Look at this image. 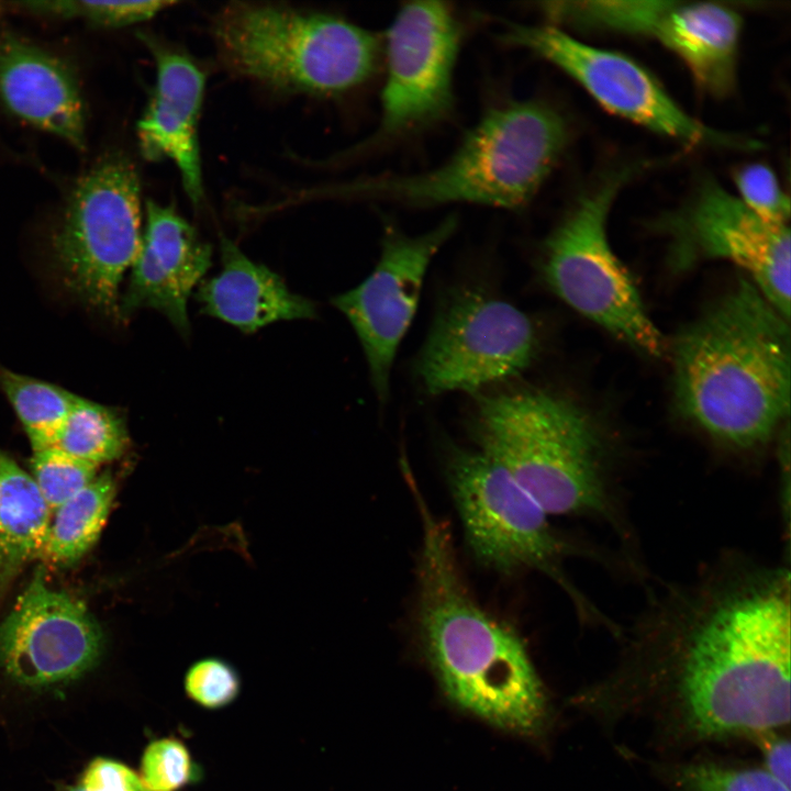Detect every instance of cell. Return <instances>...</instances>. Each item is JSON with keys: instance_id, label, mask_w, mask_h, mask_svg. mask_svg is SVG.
<instances>
[{"instance_id": "1", "label": "cell", "mask_w": 791, "mask_h": 791, "mask_svg": "<svg viewBox=\"0 0 791 791\" xmlns=\"http://www.w3.org/2000/svg\"><path fill=\"white\" fill-rule=\"evenodd\" d=\"M636 666L669 697L677 725L712 740L779 731L790 721V576L718 562L669 589L640 619Z\"/></svg>"}, {"instance_id": "2", "label": "cell", "mask_w": 791, "mask_h": 791, "mask_svg": "<svg viewBox=\"0 0 791 791\" xmlns=\"http://www.w3.org/2000/svg\"><path fill=\"white\" fill-rule=\"evenodd\" d=\"M422 521L415 624L449 699L484 721L534 734L546 718L541 679L520 635L487 612L460 573L447 526L411 489Z\"/></svg>"}, {"instance_id": "3", "label": "cell", "mask_w": 791, "mask_h": 791, "mask_svg": "<svg viewBox=\"0 0 791 791\" xmlns=\"http://www.w3.org/2000/svg\"><path fill=\"white\" fill-rule=\"evenodd\" d=\"M680 412L736 449L767 443L790 409V328L756 286L742 279L672 347Z\"/></svg>"}, {"instance_id": "4", "label": "cell", "mask_w": 791, "mask_h": 791, "mask_svg": "<svg viewBox=\"0 0 791 791\" xmlns=\"http://www.w3.org/2000/svg\"><path fill=\"white\" fill-rule=\"evenodd\" d=\"M471 432L479 450L508 470L548 515L589 516L626 533L608 447L570 400L534 388L479 394Z\"/></svg>"}, {"instance_id": "5", "label": "cell", "mask_w": 791, "mask_h": 791, "mask_svg": "<svg viewBox=\"0 0 791 791\" xmlns=\"http://www.w3.org/2000/svg\"><path fill=\"white\" fill-rule=\"evenodd\" d=\"M561 114L539 100L489 108L439 166L335 186L333 196L410 207L472 203L520 211L549 176L568 142Z\"/></svg>"}, {"instance_id": "6", "label": "cell", "mask_w": 791, "mask_h": 791, "mask_svg": "<svg viewBox=\"0 0 791 791\" xmlns=\"http://www.w3.org/2000/svg\"><path fill=\"white\" fill-rule=\"evenodd\" d=\"M221 62L236 75L287 91L337 96L377 73L383 42L339 16L233 2L212 22Z\"/></svg>"}, {"instance_id": "7", "label": "cell", "mask_w": 791, "mask_h": 791, "mask_svg": "<svg viewBox=\"0 0 791 791\" xmlns=\"http://www.w3.org/2000/svg\"><path fill=\"white\" fill-rule=\"evenodd\" d=\"M446 468L465 538L478 562L506 575L539 571L564 589L582 617L614 626L566 575L562 561L573 547L508 470L479 449L460 447L449 449Z\"/></svg>"}, {"instance_id": "8", "label": "cell", "mask_w": 791, "mask_h": 791, "mask_svg": "<svg viewBox=\"0 0 791 791\" xmlns=\"http://www.w3.org/2000/svg\"><path fill=\"white\" fill-rule=\"evenodd\" d=\"M624 178L613 176L580 198L546 238L542 272L578 313L637 350L660 357L666 352L664 336L606 234L608 214Z\"/></svg>"}, {"instance_id": "9", "label": "cell", "mask_w": 791, "mask_h": 791, "mask_svg": "<svg viewBox=\"0 0 791 791\" xmlns=\"http://www.w3.org/2000/svg\"><path fill=\"white\" fill-rule=\"evenodd\" d=\"M141 186L121 155L101 159L75 186L53 249L64 283L86 305L120 319V285L141 246Z\"/></svg>"}, {"instance_id": "10", "label": "cell", "mask_w": 791, "mask_h": 791, "mask_svg": "<svg viewBox=\"0 0 791 791\" xmlns=\"http://www.w3.org/2000/svg\"><path fill=\"white\" fill-rule=\"evenodd\" d=\"M463 35V24L446 2L414 1L398 10L382 41L379 124L354 152L387 145L447 116Z\"/></svg>"}, {"instance_id": "11", "label": "cell", "mask_w": 791, "mask_h": 791, "mask_svg": "<svg viewBox=\"0 0 791 791\" xmlns=\"http://www.w3.org/2000/svg\"><path fill=\"white\" fill-rule=\"evenodd\" d=\"M538 346L534 323L520 309L480 290H457L438 311L415 372L432 396L476 392L522 372Z\"/></svg>"}, {"instance_id": "12", "label": "cell", "mask_w": 791, "mask_h": 791, "mask_svg": "<svg viewBox=\"0 0 791 791\" xmlns=\"http://www.w3.org/2000/svg\"><path fill=\"white\" fill-rule=\"evenodd\" d=\"M553 22L649 36L677 54L697 83L713 97L736 83L742 18L714 2L594 0L543 2Z\"/></svg>"}, {"instance_id": "13", "label": "cell", "mask_w": 791, "mask_h": 791, "mask_svg": "<svg viewBox=\"0 0 791 791\" xmlns=\"http://www.w3.org/2000/svg\"><path fill=\"white\" fill-rule=\"evenodd\" d=\"M501 40L552 63L605 110L688 145H732L684 112L643 66L617 52L586 44L558 26L509 23Z\"/></svg>"}, {"instance_id": "14", "label": "cell", "mask_w": 791, "mask_h": 791, "mask_svg": "<svg viewBox=\"0 0 791 791\" xmlns=\"http://www.w3.org/2000/svg\"><path fill=\"white\" fill-rule=\"evenodd\" d=\"M671 259L686 269L721 258L742 267L786 319L790 317V230L769 222L713 180L704 181L686 205L667 216Z\"/></svg>"}, {"instance_id": "15", "label": "cell", "mask_w": 791, "mask_h": 791, "mask_svg": "<svg viewBox=\"0 0 791 791\" xmlns=\"http://www.w3.org/2000/svg\"><path fill=\"white\" fill-rule=\"evenodd\" d=\"M456 227L455 216L414 236L386 225L374 270L357 287L332 299L359 338L381 403L389 396L392 364L417 309L426 270Z\"/></svg>"}, {"instance_id": "16", "label": "cell", "mask_w": 791, "mask_h": 791, "mask_svg": "<svg viewBox=\"0 0 791 791\" xmlns=\"http://www.w3.org/2000/svg\"><path fill=\"white\" fill-rule=\"evenodd\" d=\"M103 645L87 606L51 588L38 568L0 623V669L29 688L65 683L94 667Z\"/></svg>"}, {"instance_id": "17", "label": "cell", "mask_w": 791, "mask_h": 791, "mask_svg": "<svg viewBox=\"0 0 791 791\" xmlns=\"http://www.w3.org/2000/svg\"><path fill=\"white\" fill-rule=\"evenodd\" d=\"M144 229L120 299V319L138 309H154L188 336V300L211 266L212 247L172 207L152 200L145 203Z\"/></svg>"}, {"instance_id": "18", "label": "cell", "mask_w": 791, "mask_h": 791, "mask_svg": "<svg viewBox=\"0 0 791 791\" xmlns=\"http://www.w3.org/2000/svg\"><path fill=\"white\" fill-rule=\"evenodd\" d=\"M156 65V81L137 123L142 155L147 160H171L183 189L198 204L203 197L198 126L205 75L193 59L158 40L142 34Z\"/></svg>"}, {"instance_id": "19", "label": "cell", "mask_w": 791, "mask_h": 791, "mask_svg": "<svg viewBox=\"0 0 791 791\" xmlns=\"http://www.w3.org/2000/svg\"><path fill=\"white\" fill-rule=\"evenodd\" d=\"M0 99L19 119L85 148V105L74 73L10 33L0 37Z\"/></svg>"}, {"instance_id": "20", "label": "cell", "mask_w": 791, "mask_h": 791, "mask_svg": "<svg viewBox=\"0 0 791 791\" xmlns=\"http://www.w3.org/2000/svg\"><path fill=\"white\" fill-rule=\"evenodd\" d=\"M222 269L199 286L201 312L244 333L278 321L313 319L315 304L290 291L283 279L249 259L236 244L221 237Z\"/></svg>"}, {"instance_id": "21", "label": "cell", "mask_w": 791, "mask_h": 791, "mask_svg": "<svg viewBox=\"0 0 791 791\" xmlns=\"http://www.w3.org/2000/svg\"><path fill=\"white\" fill-rule=\"evenodd\" d=\"M51 517L31 474L0 450V604L26 564L40 558Z\"/></svg>"}, {"instance_id": "22", "label": "cell", "mask_w": 791, "mask_h": 791, "mask_svg": "<svg viewBox=\"0 0 791 791\" xmlns=\"http://www.w3.org/2000/svg\"><path fill=\"white\" fill-rule=\"evenodd\" d=\"M115 488L114 477L104 471L57 508L52 513L40 558L56 567L77 564L99 538L114 501Z\"/></svg>"}, {"instance_id": "23", "label": "cell", "mask_w": 791, "mask_h": 791, "mask_svg": "<svg viewBox=\"0 0 791 791\" xmlns=\"http://www.w3.org/2000/svg\"><path fill=\"white\" fill-rule=\"evenodd\" d=\"M0 388L21 422L33 452L49 448L79 396L0 365Z\"/></svg>"}, {"instance_id": "24", "label": "cell", "mask_w": 791, "mask_h": 791, "mask_svg": "<svg viewBox=\"0 0 791 791\" xmlns=\"http://www.w3.org/2000/svg\"><path fill=\"white\" fill-rule=\"evenodd\" d=\"M129 444L120 412L79 397L52 447L99 467L122 457Z\"/></svg>"}, {"instance_id": "25", "label": "cell", "mask_w": 791, "mask_h": 791, "mask_svg": "<svg viewBox=\"0 0 791 791\" xmlns=\"http://www.w3.org/2000/svg\"><path fill=\"white\" fill-rule=\"evenodd\" d=\"M27 11L60 18H80L103 27H120L151 20L175 1H88L57 0L19 3Z\"/></svg>"}, {"instance_id": "26", "label": "cell", "mask_w": 791, "mask_h": 791, "mask_svg": "<svg viewBox=\"0 0 791 791\" xmlns=\"http://www.w3.org/2000/svg\"><path fill=\"white\" fill-rule=\"evenodd\" d=\"M676 791H790L762 767H737L712 761L677 766L671 773Z\"/></svg>"}, {"instance_id": "27", "label": "cell", "mask_w": 791, "mask_h": 791, "mask_svg": "<svg viewBox=\"0 0 791 791\" xmlns=\"http://www.w3.org/2000/svg\"><path fill=\"white\" fill-rule=\"evenodd\" d=\"M30 467L52 513L98 476V467L54 447L33 452Z\"/></svg>"}, {"instance_id": "28", "label": "cell", "mask_w": 791, "mask_h": 791, "mask_svg": "<svg viewBox=\"0 0 791 791\" xmlns=\"http://www.w3.org/2000/svg\"><path fill=\"white\" fill-rule=\"evenodd\" d=\"M738 198L760 218L788 224L789 198L783 193L775 172L764 164H749L734 175Z\"/></svg>"}, {"instance_id": "29", "label": "cell", "mask_w": 791, "mask_h": 791, "mask_svg": "<svg viewBox=\"0 0 791 791\" xmlns=\"http://www.w3.org/2000/svg\"><path fill=\"white\" fill-rule=\"evenodd\" d=\"M191 773L189 753L178 740H155L143 754L140 777L149 791H176L190 779Z\"/></svg>"}, {"instance_id": "30", "label": "cell", "mask_w": 791, "mask_h": 791, "mask_svg": "<svg viewBox=\"0 0 791 791\" xmlns=\"http://www.w3.org/2000/svg\"><path fill=\"white\" fill-rule=\"evenodd\" d=\"M185 689L197 703L215 709L235 699L239 682L236 672L226 662L207 658L197 661L188 670Z\"/></svg>"}, {"instance_id": "31", "label": "cell", "mask_w": 791, "mask_h": 791, "mask_svg": "<svg viewBox=\"0 0 791 791\" xmlns=\"http://www.w3.org/2000/svg\"><path fill=\"white\" fill-rule=\"evenodd\" d=\"M68 791H149L141 777L127 766L97 758L89 764L78 782Z\"/></svg>"}, {"instance_id": "32", "label": "cell", "mask_w": 791, "mask_h": 791, "mask_svg": "<svg viewBox=\"0 0 791 791\" xmlns=\"http://www.w3.org/2000/svg\"><path fill=\"white\" fill-rule=\"evenodd\" d=\"M762 756L764 769L790 787V740L778 731L767 732L754 737Z\"/></svg>"}, {"instance_id": "33", "label": "cell", "mask_w": 791, "mask_h": 791, "mask_svg": "<svg viewBox=\"0 0 791 791\" xmlns=\"http://www.w3.org/2000/svg\"><path fill=\"white\" fill-rule=\"evenodd\" d=\"M0 11H1V3H0Z\"/></svg>"}]
</instances>
